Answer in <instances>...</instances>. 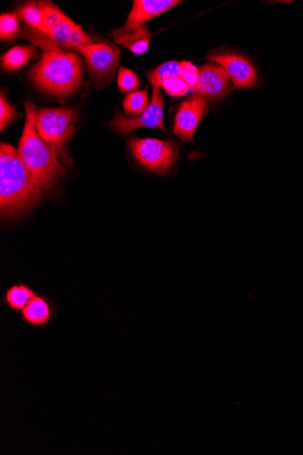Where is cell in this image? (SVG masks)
Here are the masks:
<instances>
[{"label":"cell","mask_w":303,"mask_h":455,"mask_svg":"<svg viewBox=\"0 0 303 455\" xmlns=\"http://www.w3.org/2000/svg\"><path fill=\"white\" fill-rule=\"evenodd\" d=\"M42 198L41 186L9 144L0 146V210L13 217L28 210Z\"/></svg>","instance_id":"1"},{"label":"cell","mask_w":303,"mask_h":455,"mask_svg":"<svg viewBox=\"0 0 303 455\" xmlns=\"http://www.w3.org/2000/svg\"><path fill=\"white\" fill-rule=\"evenodd\" d=\"M47 47L41 61L33 68L32 80L45 92L59 97L69 96L78 90L83 77L80 58L55 48L51 41Z\"/></svg>","instance_id":"2"},{"label":"cell","mask_w":303,"mask_h":455,"mask_svg":"<svg viewBox=\"0 0 303 455\" xmlns=\"http://www.w3.org/2000/svg\"><path fill=\"white\" fill-rule=\"evenodd\" d=\"M25 107L26 120L19 141L18 153L41 188H49L63 175L65 169L58 159L57 146L46 141L36 129L37 112L34 105L26 103Z\"/></svg>","instance_id":"3"},{"label":"cell","mask_w":303,"mask_h":455,"mask_svg":"<svg viewBox=\"0 0 303 455\" xmlns=\"http://www.w3.org/2000/svg\"><path fill=\"white\" fill-rule=\"evenodd\" d=\"M128 144L137 161L144 168L156 173L170 171L179 156L176 146L168 140L134 136L128 140Z\"/></svg>","instance_id":"4"},{"label":"cell","mask_w":303,"mask_h":455,"mask_svg":"<svg viewBox=\"0 0 303 455\" xmlns=\"http://www.w3.org/2000/svg\"><path fill=\"white\" fill-rule=\"evenodd\" d=\"M75 121L74 109H43L36 114L35 126L46 141L61 147L74 136Z\"/></svg>","instance_id":"5"},{"label":"cell","mask_w":303,"mask_h":455,"mask_svg":"<svg viewBox=\"0 0 303 455\" xmlns=\"http://www.w3.org/2000/svg\"><path fill=\"white\" fill-rule=\"evenodd\" d=\"M164 100L159 88L154 87L151 102L141 116L129 119L117 113L111 122V127L123 136L141 127H149L167 132L164 125Z\"/></svg>","instance_id":"6"},{"label":"cell","mask_w":303,"mask_h":455,"mask_svg":"<svg viewBox=\"0 0 303 455\" xmlns=\"http://www.w3.org/2000/svg\"><path fill=\"white\" fill-rule=\"evenodd\" d=\"M85 58L92 80L95 84L110 85L118 65V53L110 46L91 44L79 49Z\"/></svg>","instance_id":"7"},{"label":"cell","mask_w":303,"mask_h":455,"mask_svg":"<svg viewBox=\"0 0 303 455\" xmlns=\"http://www.w3.org/2000/svg\"><path fill=\"white\" fill-rule=\"evenodd\" d=\"M208 112L206 100L194 95L180 105L174 120V134L184 143H192L201 120Z\"/></svg>","instance_id":"8"},{"label":"cell","mask_w":303,"mask_h":455,"mask_svg":"<svg viewBox=\"0 0 303 455\" xmlns=\"http://www.w3.org/2000/svg\"><path fill=\"white\" fill-rule=\"evenodd\" d=\"M211 61L216 62L226 71L233 81L232 90L251 88L258 81V75L251 62L242 55L233 53H216L208 55Z\"/></svg>","instance_id":"9"},{"label":"cell","mask_w":303,"mask_h":455,"mask_svg":"<svg viewBox=\"0 0 303 455\" xmlns=\"http://www.w3.org/2000/svg\"><path fill=\"white\" fill-rule=\"evenodd\" d=\"M179 3L181 2L178 0H136L134 1L133 9L128 16L126 25L118 31H114L111 35L115 37V36L136 31L143 27L144 23L170 11Z\"/></svg>","instance_id":"10"},{"label":"cell","mask_w":303,"mask_h":455,"mask_svg":"<svg viewBox=\"0 0 303 455\" xmlns=\"http://www.w3.org/2000/svg\"><path fill=\"white\" fill-rule=\"evenodd\" d=\"M230 78L220 65L207 63L199 70L196 90L206 100H216L230 91Z\"/></svg>","instance_id":"11"},{"label":"cell","mask_w":303,"mask_h":455,"mask_svg":"<svg viewBox=\"0 0 303 455\" xmlns=\"http://www.w3.org/2000/svg\"><path fill=\"white\" fill-rule=\"evenodd\" d=\"M55 309L51 299L36 294L21 311V318L28 326L43 329L55 319Z\"/></svg>","instance_id":"12"},{"label":"cell","mask_w":303,"mask_h":455,"mask_svg":"<svg viewBox=\"0 0 303 455\" xmlns=\"http://www.w3.org/2000/svg\"><path fill=\"white\" fill-rule=\"evenodd\" d=\"M151 35L149 31L144 27H140L126 34L115 36L114 41L117 44L129 49L136 55L146 53L149 48Z\"/></svg>","instance_id":"13"},{"label":"cell","mask_w":303,"mask_h":455,"mask_svg":"<svg viewBox=\"0 0 303 455\" xmlns=\"http://www.w3.org/2000/svg\"><path fill=\"white\" fill-rule=\"evenodd\" d=\"M37 294L31 287L25 284L18 283L14 284L5 291L3 294V303L9 309L21 312L25 309L33 297Z\"/></svg>","instance_id":"14"},{"label":"cell","mask_w":303,"mask_h":455,"mask_svg":"<svg viewBox=\"0 0 303 455\" xmlns=\"http://www.w3.org/2000/svg\"><path fill=\"white\" fill-rule=\"evenodd\" d=\"M35 48L26 46H18L6 52L1 60L3 67L8 70H16L25 65L34 53Z\"/></svg>","instance_id":"15"},{"label":"cell","mask_w":303,"mask_h":455,"mask_svg":"<svg viewBox=\"0 0 303 455\" xmlns=\"http://www.w3.org/2000/svg\"><path fill=\"white\" fill-rule=\"evenodd\" d=\"M177 77H181V63L176 61L166 62L148 74L152 86L158 88L162 87L166 80Z\"/></svg>","instance_id":"16"},{"label":"cell","mask_w":303,"mask_h":455,"mask_svg":"<svg viewBox=\"0 0 303 455\" xmlns=\"http://www.w3.org/2000/svg\"><path fill=\"white\" fill-rule=\"evenodd\" d=\"M42 11V28L41 33L48 36L53 28L58 24L65 16L63 12L57 6L49 2L38 3Z\"/></svg>","instance_id":"17"},{"label":"cell","mask_w":303,"mask_h":455,"mask_svg":"<svg viewBox=\"0 0 303 455\" xmlns=\"http://www.w3.org/2000/svg\"><path fill=\"white\" fill-rule=\"evenodd\" d=\"M77 26L75 23L65 16L58 24L53 28L51 34L48 37L51 38L53 43L67 48L68 42L70 41L72 33L77 28Z\"/></svg>","instance_id":"18"},{"label":"cell","mask_w":303,"mask_h":455,"mask_svg":"<svg viewBox=\"0 0 303 455\" xmlns=\"http://www.w3.org/2000/svg\"><path fill=\"white\" fill-rule=\"evenodd\" d=\"M147 90L137 91V92L130 93L127 95L124 100L123 107L124 112L129 116H141L148 107Z\"/></svg>","instance_id":"19"},{"label":"cell","mask_w":303,"mask_h":455,"mask_svg":"<svg viewBox=\"0 0 303 455\" xmlns=\"http://www.w3.org/2000/svg\"><path fill=\"white\" fill-rule=\"evenodd\" d=\"M19 18L28 23L32 28L38 29V31H41L42 28V11L41 6L37 3L31 2L28 3L18 11L16 12Z\"/></svg>","instance_id":"20"},{"label":"cell","mask_w":303,"mask_h":455,"mask_svg":"<svg viewBox=\"0 0 303 455\" xmlns=\"http://www.w3.org/2000/svg\"><path fill=\"white\" fill-rule=\"evenodd\" d=\"M18 16L16 13H4L0 16V38L13 39L18 35Z\"/></svg>","instance_id":"21"},{"label":"cell","mask_w":303,"mask_h":455,"mask_svg":"<svg viewBox=\"0 0 303 455\" xmlns=\"http://www.w3.org/2000/svg\"><path fill=\"white\" fill-rule=\"evenodd\" d=\"M139 80L133 71L126 68H121L118 75V87L122 92H131L139 87Z\"/></svg>","instance_id":"22"},{"label":"cell","mask_w":303,"mask_h":455,"mask_svg":"<svg viewBox=\"0 0 303 455\" xmlns=\"http://www.w3.org/2000/svg\"><path fill=\"white\" fill-rule=\"evenodd\" d=\"M162 87H164V90H166V92L168 95L174 97L184 96V95L188 93L191 88L182 77L173 78V80H166L163 84Z\"/></svg>","instance_id":"23"},{"label":"cell","mask_w":303,"mask_h":455,"mask_svg":"<svg viewBox=\"0 0 303 455\" xmlns=\"http://www.w3.org/2000/svg\"><path fill=\"white\" fill-rule=\"evenodd\" d=\"M181 77L191 88L196 90L199 78V70L189 61L181 62Z\"/></svg>","instance_id":"24"},{"label":"cell","mask_w":303,"mask_h":455,"mask_svg":"<svg viewBox=\"0 0 303 455\" xmlns=\"http://www.w3.org/2000/svg\"><path fill=\"white\" fill-rule=\"evenodd\" d=\"M91 44H93L91 38L81 28L80 26L78 25L73 33H72L70 41H69L67 48H73L78 51L79 49Z\"/></svg>","instance_id":"25"},{"label":"cell","mask_w":303,"mask_h":455,"mask_svg":"<svg viewBox=\"0 0 303 455\" xmlns=\"http://www.w3.org/2000/svg\"><path fill=\"white\" fill-rule=\"evenodd\" d=\"M16 117V112L14 107L6 102L4 96L1 94V97H0V129L4 130L9 124L15 120Z\"/></svg>","instance_id":"26"}]
</instances>
